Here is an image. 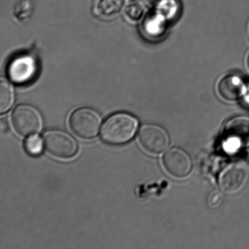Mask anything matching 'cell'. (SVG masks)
<instances>
[{
  "instance_id": "cell-14",
  "label": "cell",
  "mask_w": 249,
  "mask_h": 249,
  "mask_svg": "<svg viewBox=\"0 0 249 249\" xmlns=\"http://www.w3.org/2000/svg\"><path fill=\"white\" fill-rule=\"evenodd\" d=\"M124 13L132 21H139L144 14V6L138 0H130L124 7Z\"/></svg>"
},
{
  "instance_id": "cell-4",
  "label": "cell",
  "mask_w": 249,
  "mask_h": 249,
  "mask_svg": "<svg viewBox=\"0 0 249 249\" xmlns=\"http://www.w3.org/2000/svg\"><path fill=\"white\" fill-rule=\"evenodd\" d=\"M12 123L15 130L23 137L40 133L43 126L40 112L28 105H21L14 109L12 114Z\"/></svg>"
},
{
  "instance_id": "cell-1",
  "label": "cell",
  "mask_w": 249,
  "mask_h": 249,
  "mask_svg": "<svg viewBox=\"0 0 249 249\" xmlns=\"http://www.w3.org/2000/svg\"><path fill=\"white\" fill-rule=\"evenodd\" d=\"M138 128V122L134 116L125 113L114 114L102 124L101 138L109 145H124L133 138Z\"/></svg>"
},
{
  "instance_id": "cell-3",
  "label": "cell",
  "mask_w": 249,
  "mask_h": 249,
  "mask_svg": "<svg viewBox=\"0 0 249 249\" xmlns=\"http://www.w3.org/2000/svg\"><path fill=\"white\" fill-rule=\"evenodd\" d=\"M102 119L94 109L81 108L72 112L69 118V125L75 136L85 140H90L98 135Z\"/></svg>"
},
{
  "instance_id": "cell-6",
  "label": "cell",
  "mask_w": 249,
  "mask_h": 249,
  "mask_svg": "<svg viewBox=\"0 0 249 249\" xmlns=\"http://www.w3.org/2000/svg\"><path fill=\"white\" fill-rule=\"evenodd\" d=\"M162 164L166 172L172 177L182 179L191 172V158L182 149L173 147L166 151L162 158Z\"/></svg>"
},
{
  "instance_id": "cell-8",
  "label": "cell",
  "mask_w": 249,
  "mask_h": 249,
  "mask_svg": "<svg viewBox=\"0 0 249 249\" xmlns=\"http://www.w3.org/2000/svg\"><path fill=\"white\" fill-rule=\"evenodd\" d=\"M246 179L245 169L239 165H233L225 168L221 173L219 182L224 192L233 194L242 189Z\"/></svg>"
},
{
  "instance_id": "cell-17",
  "label": "cell",
  "mask_w": 249,
  "mask_h": 249,
  "mask_svg": "<svg viewBox=\"0 0 249 249\" xmlns=\"http://www.w3.org/2000/svg\"><path fill=\"white\" fill-rule=\"evenodd\" d=\"M146 1L150 2V4H160L161 2L164 1V0H146Z\"/></svg>"
},
{
  "instance_id": "cell-2",
  "label": "cell",
  "mask_w": 249,
  "mask_h": 249,
  "mask_svg": "<svg viewBox=\"0 0 249 249\" xmlns=\"http://www.w3.org/2000/svg\"><path fill=\"white\" fill-rule=\"evenodd\" d=\"M45 148L50 155L61 160H68L76 156L79 143L68 132L60 129H51L43 136Z\"/></svg>"
},
{
  "instance_id": "cell-13",
  "label": "cell",
  "mask_w": 249,
  "mask_h": 249,
  "mask_svg": "<svg viewBox=\"0 0 249 249\" xmlns=\"http://www.w3.org/2000/svg\"><path fill=\"white\" fill-rule=\"evenodd\" d=\"M45 147L43 139L38 134L28 137L24 143V148L27 153L32 156H38L43 152Z\"/></svg>"
},
{
  "instance_id": "cell-7",
  "label": "cell",
  "mask_w": 249,
  "mask_h": 249,
  "mask_svg": "<svg viewBox=\"0 0 249 249\" xmlns=\"http://www.w3.org/2000/svg\"><path fill=\"white\" fill-rule=\"evenodd\" d=\"M37 63L33 56L23 54L17 56L7 67V75L17 84H25L31 82L37 72Z\"/></svg>"
},
{
  "instance_id": "cell-9",
  "label": "cell",
  "mask_w": 249,
  "mask_h": 249,
  "mask_svg": "<svg viewBox=\"0 0 249 249\" xmlns=\"http://www.w3.org/2000/svg\"><path fill=\"white\" fill-rule=\"evenodd\" d=\"M224 134L238 145L249 146V118L239 117L229 121L224 127Z\"/></svg>"
},
{
  "instance_id": "cell-18",
  "label": "cell",
  "mask_w": 249,
  "mask_h": 249,
  "mask_svg": "<svg viewBox=\"0 0 249 249\" xmlns=\"http://www.w3.org/2000/svg\"><path fill=\"white\" fill-rule=\"evenodd\" d=\"M248 67L249 68V57H248Z\"/></svg>"
},
{
  "instance_id": "cell-11",
  "label": "cell",
  "mask_w": 249,
  "mask_h": 249,
  "mask_svg": "<svg viewBox=\"0 0 249 249\" xmlns=\"http://www.w3.org/2000/svg\"><path fill=\"white\" fill-rule=\"evenodd\" d=\"M14 101L13 89L6 79L1 78L0 81V112L6 113L11 109Z\"/></svg>"
},
{
  "instance_id": "cell-5",
  "label": "cell",
  "mask_w": 249,
  "mask_h": 249,
  "mask_svg": "<svg viewBox=\"0 0 249 249\" xmlns=\"http://www.w3.org/2000/svg\"><path fill=\"white\" fill-rule=\"evenodd\" d=\"M138 140L142 148L152 155H159L167 150L169 136L162 127L156 124H144L139 129Z\"/></svg>"
},
{
  "instance_id": "cell-15",
  "label": "cell",
  "mask_w": 249,
  "mask_h": 249,
  "mask_svg": "<svg viewBox=\"0 0 249 249\" xmlns=\"http://www.w3.org/2000/svg\"><path fill=\"white\" fill-rule=\"evenodd\" d=\"M223 196L221 192L214 191L209 195L208 202L210 206L216 207L219 206L223 201Z\"/></svg>"
},
{
  "instance_id": "cell-16",
  "label": "cell",
  "mask_w": 249,
  "mask_h": 249,
  "mask_svg": "<svg viewBox=\"0 0 249 249\" xmlns=\"http://www.w3.org/2000/svg\"><path fill=\"white\" fill-rule=\"evenodd\" d=\"M7 129H8V126H7V123L6 121V119H4L3 122V119H2L1 121V131H6Z\"/></svg>"
},
{
  "instance_id": "cell-12",
  "label": "cell",
  "mask_w": 249,
  "mask_h": 249,
  "mask_svg": "<svg viewBox=\"0 0 249 249\" xmlns=\"http://www.w3.org/2000/svg\"><path fill=\"white\" fill-rule=\"evenodd\" d=\"M123 0H99L96 5L97 12L106 17L118 14L123 9Z\"/></svg>"
},
{
  "instance_id": "cell-10",
  "label": "cell",
  "mask_w": 249,
  "mask_h": 249,
  "mask_svg": "<svg viewBox=\"0 0 249 249\" xmlns=\"http://www.w3.org/2000/svg\"><path fill=\"white\" fill-rule=\"evenodd\" d=\"M219 95L228 101H235L243 94L245 86L242 80L235 75H228L219 82L218 87Z\"/></svg>"
}]
</instances>
